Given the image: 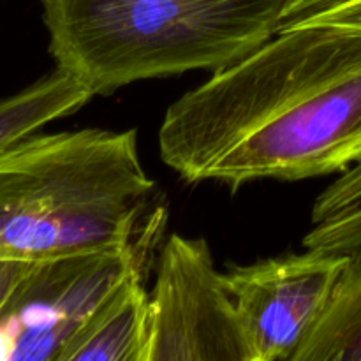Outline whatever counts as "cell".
<instances>
[{"label":"cell","mask_w":361,"mask_h":361,"mask_svg":"<svg viewBox=\"0 0 361 361\" xmlns=\"http://www.w3.org/2000/svg\"><path fill=\"white\" fill-rule=\"evenodd\" d=\"M92 97L94 94L80 80L55 67L23 90L0 99V152L49 122L73 115Z\"/></svg>","instance_id":"obj_8"},{"label":"cell","mask_w":361,"mask_h":361,"mask_svg":"<svg viewBox=\"0 0 361 361\" xmlns=\"http://www.w3.org/2000/svg\"><path fill=\"white\" fill-rule=\"evenodd\" d=\"M344 256L326 310L291 361H361V247Z\"/></svg>","instance_id":"obj_9"},{"label":"cell","mask_w":361,"mask_h":361,"mask_svg":"<svg viewBox=\"0 0 361 361\" xmlns=\"http://www.w3.org/2000/svg\"><path fill=\"white\" fill-rule=\"evenodd\" d=\"M161 159L189 183L342 173L361 161V32L279 30L166 111Z\"/></svg>","instance_id":"obj_1"},{"label":"cell","mask_w":361,"mask_h":361,"mask_svg":"<svg viewBox=\"0 0 361 361\" xmlns=\"http://www.w3.org/2000/svg\"><path fill=\"white\" fill-rule=\"evenodd\" d=\"M37 263L0 261V321L9 312L18 293L34 271Z\"/></svg>","instance_id":"obj_12"},{"label":"cell","mask_w":361,"mask_h":361,"mask_svg":"<svg viewBox=\"0 0 361 361\" xmlns=\"http://www.w3.org/2000/svg\"><path fill=\"white\" fill-rule=\"evenodd\" d=\"M344 254L305 249L229 267L224 277L257 361H291L326 310Z\"/></svg>","instance_id":"obj_6"},{"label":"cell","mask_w":361,"mask_h":361,"mask_svg":"<svg viewBox=\"0 0 361 361\" xmlns=\"http://www.w3.org/2000/svg\"><path fill=\"white\" fill-rule=\"evenodd\" d=\"M305 25H331L361 32V0H291L279 30Z\"/></svg>","instance_id":"obj_11"},{"label":"cell","mask_w":361,"mask_h":361,"mask_svg":"<svg viewBox=\"0 0 361 361\" xmlns=\"http://www.w3.org/2000/svg\"><path fill=\"white\" fill-rule=\"evenodd\" d=\"M291 0H42L56 67L94 95L238 62L279 32Z\"/></svg>","instance_id":"obj_3"},{"label":"cell","mask_w":361,"mask_h":361,"mask_svg":"<svg viewBox=\"0 0 361 361\" xmlns=\"http://www.w3.org/2000/svg\"><path fill=\"white\" fill-rule=\"evenodd\" d=\"M305 249L348 254L361 247V161L341 173L312 207Z\"/></svg>","instance_id":"obj_10"},{"label":"cell","mask_w":361,"mask_h":361,"mask_svg":"<svg viewBox=\"0 0 361 361\" xmlns=\"http://www.w3.org/2000/svg\"><path fill=\"white\" fill-rule=\"evenodd\" d=\"M145 361H257L204 238L173 235L161 250Z\"/></svg>","instance_id":"obj_4"},{"label":"cell","mask_w":361,"mask_h":361,"mask_svg":"<svg viewBox=\"0 0 361 361\" xmlns=\"http://www.w3.org/2000/svg\"><path fill=\"white\" fill-rule=\"evenodd\" d=\"M148 250L140 254L63 348L59 361H145L148 338Z\"/></svg>","instance_id":"obj_7"},{"label":"cell","mask_w":361,"mask_h":361,"mask_svg":"<svg viewBox=\"0 0 361 361\" xmlns=\"http://www.w3.org/2000/svg\"><path fill=\"white\" fill-rule=\"evenodd\" d=\"M159 217L129 247L37 263L0 321V358L59 361L67 342L159 238Z\"/></svg>","instance_id":"obj_5"},{"label":"cell","mask_w":361,"mask_h":361,"mask_svg":"<svg viewBox=\"0 0 361 361\" xmlns=\"http://www.w3.org/2000/svg\"><path fill=\"white\" fill-rule=\"evenodd\" d=\"M154 187L134 129L32 134L0 152V261L129 247Z\"/></svg>","instance_id":"obj_2"}]
</instances>
